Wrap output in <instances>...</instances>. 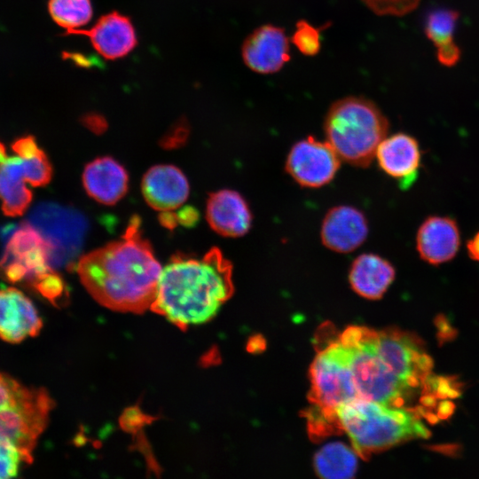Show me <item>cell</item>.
Listing matches in <instances>:
<instances>
[{
  "label": "cell",
  "mask_w": 479,
  "mask_h": 479,
  "mask_svg": "<svg viewBox=\"0 0 479 479\" xmlns=\"http://www.w3.org/2000/svg\"><path fill=\"white\" fill-rule=\"evenodd\" d=\"M161 270L137 216L119 240L83 255L76 265L82 284L98 303L132 313L151 308Z\"/></svg>",
  "instance_id": "cell-1"
},
{
  "label": "cell",
  "mask_w": 479,
  "mask_h": 479,
  "mask_svg": "<svg viewBox=\"0 0 479 479\" xmlns=\"http://www.w3.org/2000/svg\"><path fill=\"white\" fill-rule=\"evenodd\" d=\"M232 265L218 247L174 255L161 270L151 310L185 330L211 320L232 295Z\"/></svg>",
  "instance_id": "cell-2"
},
{
  "label": "cell",
  "mask_w": 479,
  "mask_h": 479,
  "mask_svg": "<svg viewBox=\"0 0 479 479\" xmlns=\"http://www.w3.org/2000/svg\"><path fill=\"white\" fill-rule=\"evenodd\" d=\"M418 409L395 407L357 398L336 412L339 430L350 440L352 448L363 459L373 453L430 433Z\"/></svg>",
  "instance_id": "cell-3"
},
{
  "label": "cell",
  "mask_w": 479,
  "mask_h": 479,
  "mask_svg": "<svg viewBox=\"0 0 479 479\" xmlns=\"http://www.w3.org/2000/svg\"><path fill=\"white\" fill-rule=\"evenodd\" d=\"M324 130L326 142L341 160L358 167L368 166L386 137L389 122L371 100L357 96L342 98L328 109Z\"/></svg>",
  "instance_id": "cell-4"
},
{
  "label": "cell",
  "mask_w": 479,
  "mask_h": 479,
  "mask_svg": "<svg viewBox=\"0 0 479 479\" xmlns=\"http://www.w3.org/2000/svg\"><path fill=\"white\" fill-rule=\"evenodd\" d=\"M310 377V407L305 416L310 435L321 437L339 431L337 410L359 397L347 351L338 336L317 353Z\"/></svg>",
  "instance_id": "cell-5"
},
{
  "label": "cell",
  "mask_w": 479,
  "mask_h": 479,
  "mask_svg": "<svg viewBox=\"0 0 479 479\" xmlns=\"http://www.w3.org/2000/svg\"><path fill=\"white\" fill-rule=\"evenodd\" d=\"M338 337L347 351L359 398L405 407L414 389L397 376L379 356L372 329L349 326Z\"/></svg>",
  "instance_id": "cell-6"
},
{
  "label": "cell",
  "mask_w": 479,
  "mask_h": 479,
  "mask_svg": "<svg viewBox=\"0 0 479 479\" xmlns=\"http://www.w3.org/2000/svg\"><path fill=\"white\" fill-rule=\"evenodd\" d=\"M52 408L45 389L26 387L0 373V441L15 444L28 464Z\"/></svg>",
  "instance_id": "cell-7"
},
{
  "label": "cell",
  "mask_w": 479,
  "mask_h": 479,
  "mask_svg": "<svg viewBox=\"0 0 479 479\" xmlns=\"http://www.w3.org/2000/svg\"><path fill=\"white\" fill-rule=\"evenodd\" d=\"M51 164L41 149L28 158L6 156L0 162V200L5 216L23 215L31 203L32 192L26 186L46 185L51 179Z\"/></svg>",
  "instance_id": "cell-8"
},
{
  "label": "cell",
  "mask_w": 479,
  "mask_h": 479,
  "mask_svg": "<svg viewBox=\"0 0 479 479\" xmlns=\"http://www.w3.org/2000/svg\"><path fill=\"white\" fill-rule=\"evenodd\" d=\"M373 346L393 373L414 389L425 385L433 362L422 341L415 334L397 329H372Z\"/></svg>",
  "instance_id": "cell-9"
},
{
  "label": "cell",
  "mask_w": 479,
  "mask_h": 479,
  "mask_svg": "<svg viewBox=\"0 0 479 479\" xmlns=\"http://www.w3.org/2000/svg\"><path fill=\"white\" fill-rule=\"evenodd\" d=\"M341 165V158L326 142L309 137L290 149L286 170L303 187L318 188L333 180Z\"/></svg>",
  "instance_id": "cell-10"
},
{
  "label": "cell",
  "mask_w": 479,
  "mask_h": 479,
  "mask_svg": "<svg viewBox=\"0 0 479 479\" xmlns=\"http://www.w3.org/2000/svg\"><path fill=\"white\" fill-rule=\"evenodd\" d=\"M290 42L282 27L271 24L262 25L244 40L242 59L255 73H277L290 60Z\"/></svg>",
  "instance_id": "cell-11"
},
{
  "label": "cell",
  "mask_w": 479,
  "mask_h": 479,
  "mask_svg": "<svg viewBox=\"0 0 479 479\" xmlns=\"http://www.w3.org/2000/svg\"><path fill=\"white\" fill-rule=\"evenodd\" d=\"M52 253L51 243L41 232L31 224H23L10 237L0 264L19 263L27 270V279L31 283L52 270Z\"/></svg>",
  "instance_id": "cell-12"
},
{
  "label": "cell",
  "mask_w": 479,
  "mask_h": 479,
  "mask_svg": "<svg viewBox=\"0 0 479 479\" xmlns=\"http://www.w3.org/2000/svg\"><path fill=\"white\" fill-rule=\"evenodd\" d=\"M72 35L89 37L96 51L109 60L123 58L137 43L131 20L118 12L105 14L90 28L80 29Z\"/></svg>",
  "instance_id": "cell-13"
},
{
  "label": "cell",
  "mask_w": 479,
  "mask_h": 479,
  "mask_svg": "<svg viewBox=\"0 0 479 479\" xmlns=\"http://www.w3.org/2000/svg\"><path fill=\"white\" fill-rule=\"evenodd\" d=\"M459 246V226L449 216L427 217L416 233L417 252L423 261L432 265H440L453 259Z\"/></svg>",
  "instance_id": "cell-14"
},
{
  "label": "cell",
  "mask_w": 479,
  "mask_h": 479,
  "mask_svg": "<svg viewBox=\"0 0 479 479\" xmlns=\"http://www.w3.org/2000/svg\"><path fill=\"white\" fill-rule=\"evenodd\" d=\"M368 224L365 215L351 206H337L326 214L321 226L323 244L334 252L349 253L366 239Z\"/></svg>",
  "instance_id": "cell-15"
},
{
  "label": "cell",
  "mask_w": 479,
  "mask_h": 479,
  "mask_svg": "<svg viewBox=\"0 0 479 479\" xmlns=\"http://www.w3.org/2000/svg\"><path fill=\"white\" fill-rule=\"evenodd\" d=\"M42 320L32 302L20 290H0V337L12 343L39 334Z\"/></svg>",
  "instance_id": "cell-16"
},
{
  "label": "cell",
  "mask_w": 479,
  "mask_h": 479,
  "mask_svg": "<svg viewBox=\"0 0 479 479\" xmlns=\"http://www.w3.org/2000/svg\"><path fill=\"white\" fill-rule=\"evenodd\" d=\"M375 158L380 168L400 182L402 187L410 185L420 167L421 150L418 141L405 133L386 137L379 145Z\"/></svg>",
  "instance_id": "cell-17"
},
{
  "label": "cell",
  "mask_w": 479,
  "mask_h": 479,
  "mask_svg": "<svg viewBox=\"0 0 479 479\" xmlns=\"http://www.w3.org/2000/svg\"><path fill=\"white\" fill-rule=\"evenodd\" d=\"M206 217L209 226L224 237L243 236L252 224V214L247 201L238 192L229 189L210 194Z\"/></svg>",
  "instance_id": "cell-18"
},
{
  "label": "cell",
  "mask_w": 479,
  "mask_h": 479,
  "mask_svg": "<svg viewBox=\"0 0 479 479\" xmlns=\"http://www.w3.org/2000/svg\"><path fill=\"white\" fill-rule=\"evenodd\" d=\"M142 192L147 204L159 211L179 208L188 198L189 184L183 172L172 165H157L147 170L142 180Z\"/></svg>",
  "instance_id": "cell-19"
},
{
  "label": "cell",
  "mask_w": 479,
  "mask_h": 479,
  "mask_svg": "<svg viewBox=\"0 0 479 479\" xmlns=\"http://www.w3.org/2000/svg\"><path fill=\"white\" fill-rule=\"evenodd\" d=\"M128 181L125 169L107 156L88 163L82 173V184L87 193L106 205H113L125 195Z\"/></svg>",
  "instance_id": "cell-20"
},
{
  "label": "cell",
  "mask_w": 479,
  "mask_h": 479,
  "mask_svg": "<svg viewBox=\"0 0 479 479\" xmlns=\"http://www.w3.org/2000/svg\"><path fill=\"white\" fill-rule=\"evenodd\" d=\"M393 265L375 254H362L352 263L349 280L352 289L360 296L377 300L383 296L395 279Z\"/></svg>",
  "instance_id": "cell-21"
},
{
  "label": "cell",
  "mask_w": 479,
  "mask_h": 479,
  "mask_svg": "<svg viewBox=\"0 0 479 479\" xmlns=\"http://www.w3.org/2000/svg\"><path fill=\"white\" fill-rule=\"evenodd\" d=\"M459 13L450 9H437L428 15L425 33L436 48L439 62L446 67L455 65L460 57V50L454 42V32Z\"/></svg>",
  "instance_id": "cell-22"
},
{
  "label": "cell",
  "mask_w": 479,
  "mask_h": 479,
  "mask_svg": "<svg viewBox=\"0 0 479 479\" xmlns=\"http://www.w3.org/2000/svg\"><path fill=\"white\" fill-rule=\"evenodd\" d=\"M357 453L342 443L325 445L314 458L317 475L324 479H349L357 470Z\"/></svg>",
  "instance_id": "cell-23"
},
{
  "label": "cell",
  "mask_w": 479,
  "mask_h": 479,
  "mask_svg": "<svg viewBox=\"0 0 479 479\" xmlns=\"http://www.w3.org/2000/svg\"><path fill=\"white\" fill-rule=\"evenodd\" d=\"M49 12L52 20L72 35L85 26L92 17L90 0H49Z\"/></svg>",
  "instance_id": "cell-24"
},
{
  "label": "cell",
  "mask_w": 479,
  "mask_h": 479,
  "mask_svg": "<svg viewBox=\"0 0 479 479\" xmlns=\"http://www.w3.org/2000/svg\"><path fill=\"white\" fill-rule=\"evenodd\" d=\"M296 49L305 56L317 55L321 48L320 31L304 20H300L290 39Z\"/></svg>",
  "instance_id": "cell-25"
},
{
  "label": "cell",
  "mask_w": 479,
  "mask_h": 479,
  "mask_svg": "<svg viewBox=\"0 0 479 479\" xmlns=\"http://www.w3.org/2000/svg\"><path fill=\"white\" fill-rule=\"evenodd\" d=\"M370 11L380 16H403L412 12L420 0H360Z\"/></svg>",
  "instance_id": "cell-26"
},
{
  "label": "cell",
  "mask_w": 479,
  "mask_h": 479,
  "mask_svg": "<svg viewBox=\"0 0 479 479\" xmlns=\"http://www.w3.org/2000/svg\"><path fill=\"white\" fill-rule=\"evenodd\" d=\"M21 461L26 462L21 452L15 444L0 441V478L15 477Z\"/></svg>",
  "instance_id": "cell-27"
},
{
  "label": "cell",
  "mask_w": 479,
  "mask_h": 479,
  "mask_svg": "<svg viewBox=\"0 0 479 479\" xmlns=\"http://www.w3.org/2000/svg\"><path fill=\"white\" fill-rule=\"evenodd\" d=\"M31 285L52 302H57L61 297L65 288L62 279L53 270L35 279Z\"/></svg>",
  "instance_id": "cell-28"
},
{
  "label": "cell",
  "mask_w": 479,
  "mask_h": 479,
  "mask_svg": "<svg viewBox=\"0 0 479 479\" xmlns=\"http://www.w3.org/2000/svg\"><path fill=\"white\" fill-rule=\"evenodd\" d=\"M12 149L22 158L31 157L41 150L32 136L18 138L12 143Z\"/></svg>",
  "instance_id": "cell-29"
},
{
  "label": "cell",
  "mask_w": 479,
  "mask_h": 479,
  "mask_svg": "<svg viewBox=\"0 0 479 479\" xmlns=\"http://www.w3.org/2000/svg\"><path fill=\"white\" fill-rule=\"evenodd\" d=\"M187 134V124L180 122L172 128L170 132L168 134L167 138L164 139L166 141L165 145H175L177 142L181 143L182 140L186 137Z\"/></svg>",
  "instance_id": "cell-30"
},
{
  "label": "cell",
  "mask_w": 479,
  "mask_h": 479,
  "mask_svg": "<svg viewBox=\"0 0 479 479\" xmlns=\"http://www.w3.org/2000/svg\"><path fill=\"white\" fill-rule=\"evenodd\" d=\"M83 124L90 130L98 133L105 130L106 122L98 114H88L82 118Z\"/></svg>",
  "instance_id": "cell-31"
},
{
  "label": "cell",
  "mask_w": 479,
  "mask_h": 479,
  "mask_svg": "<svg viewBox=\"0 0 479 479\" xmlns=\"http://www.w3.org/2000/svg\"><path fill=\"white\" fill-rule=\"evenodd\" d=\"M176 215L177 223L186 226L193 224L199 217L197 211L190 207L180 210Z\"/></svg>",
  "instance_id": "cell-32"
},
{
  "label": "cell",
  "mask_w": 479,
  "mask_h": 479,
  "mask_svg": "<svg viewBox=\"0 0 479 479\" xmlns=\"http://www.w3.org/2000/svg\"><path fill=\"white\" fill-rule=\"evenodd\" d=\"M467 251L472 260L479 262V232L467 240Z\"/></svg>",
  "instance_id": "cell-33"
},
{
  "label": "cell",
  "mask_w": 479,
  "mask_h": 479,
  "mask_svg": "<svg viewBox=\"0 0 479 479\" xmlns=\"http://www.w3.org/2000/svg\"><path fill=\"white\" fill-rule=\"evenodd\" d=\"M7 156L5 146L0 142V162Z\"/></svg>",
  "instance_id": "cell-34"
}]
</instances>
